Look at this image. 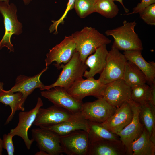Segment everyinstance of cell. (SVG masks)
Listing matches in <instances>:
<instances>
[{"label":"cell","instance_id":"6da1fadb","mask_svg":"<svg viewBox=\"0 0 155 155\" xmlns=\"http://www.w3.org/2000/svg\"><path fill=\"white\" fill-rule=\"evenodd\" d=\"M76 46V51L85 63L88 57L99 47L110 44L111 40L94 28L86 26L71 34Z\"/></svg>","mask_w":155,"mask_h":155},{"label":"cell","instance_id":"7a4b0ae2","mask_svg":"<svg viewBox=\"0 0 155 155\" xmlns=\"http://www.w3.org/2000/svg\"><path fill=\"white\" fill-rule=\"evenodd\" d=\"M137 23L134 21L129 22L126 20L121 26L106 30L107 36H111L114 41L112 45L119 50L125 51L143 49L142 42L135 31Z\"/></svg>","mask_w":155,"mask_h":155},{"label":"cell","instance_id":"3957f363","mask_svg":"<svg viewBox=\"0 0 155 155\" xmlns=\"http://www.w3.org/2000/svg\"><path fill=\"white\" fill-rule=\"evenodd\" d=\"M88 67L80 59L78 52L76 51L68 62L65 65H60L59 69L62 68V70L56 81L50 85H44L40 89L48 90L58 86L67 90L75 82L83 78L84 73Z\"/></svg>","mask_w":155,"mask_h":155},{"label":"cell","instance_id":"277c9868","mask_svg":"<svg viewBox=\"0 0 155 155\" xmlns=\"http://www.w3.org/2000/svg\"><path fill=\"white\" fill-rule=\"evenodd\" d=\"M17 7L13 3L7 4L0 1V12L3 18L5 34L0 41V49L5 47L10 52H13L14 48L11 43L12 35H19L22 32V25L18 19Z\"/></svg>","mask_w":155,"mask_h":155},{"label":"cell","instance_id":"5b68a950","mask_svg":"<svg viewBox=\"0 0 155 155\" xmlns=\"http://www.w3.org/2000/svg\"><path fill=\"white\" fill-rule=\"evenodd\" d=\"M127 61L123 54L112 45L111 50L108 51L104 68L98 80L102 84L106 85L115 80L122 79Z\"/></svg>","mask_w":155,"mask_h":155},{"label":"cell","instance_id":"8992f818","mask_svg":"<svg viewBox=\"0 0 155 155\" xmlns=\"http://www.w3.org/2000/svg\"><path fill=\"white\" fill-rule=\"evenodd\" d=\"M106 86L93 77L86 79L82 78L75 82L67 91L74 98L82 102L84 98L88 96L98 99L103 98Z\"/></svg>","mask_w":155,"mask_h":155},{"label":"cell","instance_id":"52a82bcc","mask_svg":"<svg viewBox=\"0 0 155 155\" xmlns=\"http://www.w3.org/2000/svg\"><path fill=\"white\" fill-rule=\"evenodd\" d=\"M116 109L103 97L93 102L83 103L80 112L85 119L102 123L111 116Z\"/></svg>","mask_w":155,"mask_h":155},{"label":"cell","instance_id":"ba28073f","mask_svg":"<svg viewBox=\"0 0 155 155\" xmlns=\"http://www.w3.org/2000/svg\"><path fill=\"white\" fill-rule=\"evenodd\" d=\"M129 101L133 113L132 119L128 125L116 134L125 146L127 155H132L131 149L132 144L142 133L144 127L139 119V105L131 99Z\"/></svg>","mask_w":155,"mask_h":155},{"label":"cell","instance_id":"9c48e42d","mask_svg":"<svg viewBox=\"0 0 155 155\" xmlns=\"http://www.w3.org/2000/svg\"><path fill=\"white\" fill-rule=\"evenodd\" d=\"M31 132L32 139L36 142L40 150L46 152L49 155H59L63 153L60 136L55 133L40 127L33 129Z\"/></svg>","mask_w":155,"mask_h":155},{"label":"cell","instance_id":"30bf717a","mask_svg":"<svg viewBox=\"0 0 155 155\" xmlns=\"http://www.w3.org/2000/svg\"><path fill=\"white\" fill-rule=\"evenodd\" d=\"M76 51V44L72 35L65 36L59 44L49 49L45 60L46 67L55 61L54 65L59 69L60 65L68 62Z\"/></svg>","mask_w":155,"mask_h":155},{"label":"cell","instance_id":"8fae6325","mask_svg":"<svg viewBox=\"0 0 155 155\" xmlns=\"http://www.w3.org/2000/svg\"><path fill=\"white\" fill-rule=\"evenodd\" d=\"M63 153L67 155H87L89 143L88 133L80 130L60 136Z\"/></svg>","mask_w":155,"mask_h":155},{"label":"cell","instance_id":"7c38bea8","mask_svg":"<svg viewBox=\"0 0 155 155\" xmlns=\"http://www.w3.org/2000/svg\"><path fill=\"white\" fill-rule=\"evenodd\" d=\"M78 113H73L54 105L45 108H40L33 124L40 127H47L68 120Z\"/></svg>","mask_w":155,"mask_h":155},{"label":"cell","instance_id":"4fadbf2b","mask_svg":"<svg viewBox=\"0 0 155 155\" xmlns=\"http://www.w3.org/2000/svg\"><path fill=\"white\" fill-rule=\"evenodd\" d=\"M41 92V95L48 99L54 105L65 109L72 113L80 111L82 101H79L71 96L63 88L55 86Z\"/></svg>","mask_w":155,"mask_h":155},{"label":"cell","instance_id":"5bb4252c","mask_svg":"<svg viewBox=\"0 0 155 155\" xmlns=\"http://www.w3.org/2000/svg\"><path fill=\"white\" fill-rule=\"evenodd\" d=\"M43 104L41 98L38 97L36 104L34 108L28 111L20 112L18 114V124L14 128L11 129L9 132L14 136H18L22 138L28 150L30 149L34 142L32 139H29L28 131L33 124L39 109Z\"/></svg>","mask_w":155,"mask_h":155},{"label":"cell","instance_id":"9a60e30c","mask_svg":"<svg viewBox=\"0 0 155 155\" xmlns=\"http://www.w3.org/2000/svg\"><path fill=\"white\" fill-rule=\"evenodd\" d=\"M131 88L121 79L106 85L103 98L117 108L131 99Z\"/></svg>","mask_w":155,"mask_h":155},{"label":"cell","instance_id":"2e32d148","mask_svg":"<svg viewBox=\"0 0 155 155\" xmlns=\"http://www.w3.org/2000/svg\"><path fill=\"white\" fill-rule=\"evenodd\" d=\"M133 116L132 107L129 101L117 108L115 112L101 124L110 131L116 134L131 122Z\"/></svg>","mask_w":155,"mask_h":155},{"label":"cell","instance_id":"e0dca14e","mask_svg":"<svg viewBox=\"0 0 155 155\" xmlns=\"http://www.w3.org/2000/svg\"><path fill=\"white\" fill-rule=\"evenodd\" d=\"M125 148L119 139L101 140L89 144L87 155H126Z\"/></svg>","mask_w":155,"mask_h":155},{"label":"cell","instance_id":"ac0fdd59","mask_svg":"<svg viewBox=\"0 0 155 155\" xmlns=\"http://www.w3.org/2000/svg\"><path fill=\"white\" fill-rule=\"evenodd\" d=\"M48 67L43 69L38 74L33 76L20 75L16 78L14 85L10 90L15 92H20L25 101L28 96L36 88L40 89L44 86L40 80L42 74L48 69Z\"/></svg>","mask_w":155,"mask_h":155},{"label":"cell","instance_id":"d6986e66","mask_svg":"<svg viewBox=\"0 0 155 155\" xmlns=\"http://www.w3.org/2000/svg\"><path fill=\"white\" fill-rule=\"evenodd\" d=\"M41 128L50 130L60 136L80 130L88 132V120L84 118L80 112L68 120L56 125Z\"/></svg>","mask_w":155,"mask_h":155},{"label":"cell","instance_id":"ffe728a7","mask_svg":"<svg viewBox=\"0 0 155 155\" xmlns=\"http://www.w3.org/2000/svg\"><path fill=\"white\" fill-rule=\"evenodd\" d=\"M106 45H101L96 50L93 54L87 57L85 63L90 70L85 71L83 76L87 78L93 77L96 74L101 73L106 65L108 52Z\"/></svg>","mask_w":155,"mask_h":155},{"label":"cell","instance_id":"44dd1931","mask_svg":"<svg viewBox=\"0 0 155 155\" xmlns=\"http://www.w3.org/2000/svg\"><path fill=\"white\" fill-rule=\"evenodd\" d=\"M123 54L127 61L134 63L143 72L147 82L150 84L155 82V63L152 61L147 62L142 55L141 51H125Z\"/></svg>","mask_w":155,"mask_h":155},{"label":"cell","instance_id":"7402d4cb","mask_svg":"<svg viewBox=\"0 0 155 155\" xmlns=\"http://www.w3.org/2000/svg\"><path fill=\"white\" fill-rule=\"evenodd\" d=\"M25 102L20 92L14 93L10 90H5L3 89L0 92V102L6 106H9L11 109V113L7 119L5 125L8 124L12 120L17 111L25 110L23 106Z\"/></svg>","mask_w":155,"mask_h":155},{"label":"cell","instance_id":"603a6c76","mask_svg":"<svg viewBox=\"0 0 155 155\" xmlns=\"http://www.w3.org/2000/svg\"><path fill=\"white\" fill-rule=\"evenodd\" d=\"M139 106L140 121L148 132L151 140L155 143V106L150 101Z\"/></svg>","mask_w":155,"mask_h":155},{"label":"cell","instance_id":"cb8c5ba5","mask_svg":"<svg viewBox=\"0 0 155 155\" xmlns=\"http://www.w3.org/2000/svg\"><path fill=\"white\" fill-rule=\"evenodd\" d=\"M131 149L132 155H155V143L151 140L145 128L139 137L132 143Z\"/></svg>","mask_w":155,"mask_h":155},{"label":"cell","instance_id":"d4e9b609","mask_svg":"<svg viewBox=\"0 0 155 155\" xmlns=\"http://www.w3.org/2000/svg\"><path fill=\"white\" fill-rule=\"evenodd\" d=\"M122 79L131 88L147 82L143 72L134 63L128 61L125 64Z\"/></svg>","mask_w":155,"mask_h":155},{"label":"cell","instance_id":"484cf974","mask_svg":"<svg viewBox=\"0 0 155 155\" xmlns=\"http://www.w3.org/2000/svg\"><path fill=\"white\" fill-rule=\"evenodd\" d=\"M88 131L89 144L101 140H119L116 134L110 131L103 126L101 123L88 120Z\"/></svg>","mask_w":155,"mask_h":155},{"label":"cell","instance_id":"4316f807","mask_svg":"<svg viewBox=\"0 0 155 155\" xmlns=\"http://www.w3.org/2000/svg\"><path fill=\"white\" fill-rule=\"evenodd\" d=\"M150 86L146 84L131 88V100L140 105L150 101L151 97Z\"/></svg>","mask_w":155,"mask_h":155},{"label":"cell","instance_id":"83f0119b","mask_svg":"<svg viewBox=\"0 0 155 155\" xmlns=\"http://www.w3.org/2000/svg\"><path fill=\"white\" fill-rule=\"evenodd\" d=\"M113 0H96L94 5L95 12L108 18L115 17L119 9Z\"/></svg>","mask_w":155,"mask_h":155},{"label":"cell","instance_id":"f1b7e54d","mask_svg":"<svg viewBox=\"0 0 155 155\" xmlns=\"http://www.w3.org/2000/svg\"><path fill=\"white\" fill-rule=\"evenodd\" d=\"M96 0H75L74 8L78 16L84 18L95 12L94 5Z\"/></svg>","mask_w":155,"mask_h":155},{"label":"cell","instance_id":"f546056e","mask_svg":"<svg viewBox=\"0 0 155 155\" xmlns=\"http://www.w3.org/2000/svg\"><path fill=\"white\" fill-rule=\"evenodd\" d=\"M140 17L148 25H155V4H152L145 8L139 13Z\"/></svg>","mask_w":155,"mask_h":155},{"label":"cell","instance_id":"4dcf8cb0","mask_svg":"<svg viewBox=\"0 0 155 155\" xmlns=\"http://www.w3.org/2000/svg\"><path fill=\"white\" fill-rule=\"evenodd\" d=\"M75 1V0H69L66 8L61 17L57 20L52 21L53 24L51 25L49 29L50 33L55 31L54 34H56L58 33L57 29L58 26L60 24H63L64 19L66 17L67 13L70 10L74 8Z\"/></svg>","mask_w":155,"mask_h":155},{"label":"cell","instance_id":"1f68e13d","mask_svg":"<svg viewBox=\"0 0 155 155\" xmlns=\"http://www.w3.org/2000/svg\"><path fill=\"white\" fill-rule=\"evenodd\" d=\"M13 137L10 133L5 134L3 136V147L6 150L8 155H14L15 149L13 141Z\"/></svg>","mask_w":155,"mask_h":155},{"label":"cell","instance_id":"d6a6232c","mask_svg":"<svg viewBox=\"0 0 155 155\" xmlns=\"http://www.w3.org/2000/svg\"><path fill=\"white\" fill-rule=\"evenodd\" d=\"M155 3V0H141V2L138 3L136 6L133 9V11L132 12L128 13L125 14L129 15L138 13H140L146 7L154 3Z\"/></svg>","mask_w":155,"mask_h":155},{"label":"cell","instance_id":"836d02e7","mask_svg":"<svg viewBox=\"0 0 155 155\" xmlns=\"http://www.w3.org/2000/svg\"><path fill=\"white\" fill-rule=\"evenodd\" d=\"M150 86L151 92V99L150 102L155 106V82L150 84Z\"/></svg>","mask_w":155,"mask_h":155},{"label":"cell","instance_id":"e575fe53","mask_svg":"<svg viewBox=\"0 0 155 155\" xmlns=\"http://www.w3.org/2000/svg\"><path fill=\"white\" fill-rule=\"evenodd\" d=\"M113 0L114 1H118L119 2L121 3V5L122 6H123L124 9V11H125V13H127L129 12V10L125 6L123 2V0Z\"/></svg>","mask_w":155,"mask_h":155},{"label":"cell","instance_id":"d590c367","mask_svg":"<svg viewBox=\"0 0 155 155\" xmlns=\"http://www.w3.org/2000/svg\"><path fill=\"white\" fill-rule=\"evenodd\" d=\"M36 155H49L46 152L40 150L39 151L37 152L35 154Z\"/></svg>","mask_w":155,"mask_h":155},{"label":"cell","instance_id":"8d00e7d4","mask_svg":"<svg viewBox=\"0 0 155 155\" xmlns=\"http://www.w3.org/2000/svg\"><path fill=\"white\" fill-rule=\"evenodd\" d=\"M3 149L2 140L0 137V155H2Z\"/></svg>","mask_w":155,"mask_h":155},{"label":"cell","instance_id":"74e56055","mask_svg":"<svg viewBox=\"0 0 155 155\" xmlns=\"http://www.w3.org/2000/svg\"><path fill=\"white\" fill-rule=\"evenodd\" d=\"M25 5H28L30 3L32 0H22Z\"/></svg>","mask_w":155,"mask_h":155},{"label":"cell","instance_id":"f35d334b","mask_svg":"<svg viewBox=\"0 0 155 155\" xmlns=\"http://www.w3.org/2000/svg\"><path fill=\"white\" fill-rule=\"evenodd\" d=\"M3 83L0 81V92L3 89Z\"/></svg>","mask_w":155,"mask_h":155},{"label":"cell","instance_id":"ab89813d","mask_svg":"<svg viewBox=\"0 0 155 155\" xmlns=\"http://www.w3.org/2000/svg\"><path fill=\"white\" fill-rule=\"evenodd\" d=\"M0 1H4L7 4L9 3V0H0Z\"/></svg>","mask_w":155,"mask_h":155}]
</instances>
